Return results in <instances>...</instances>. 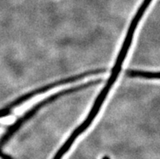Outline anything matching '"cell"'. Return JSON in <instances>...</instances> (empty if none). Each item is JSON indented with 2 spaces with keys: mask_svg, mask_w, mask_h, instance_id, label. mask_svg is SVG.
I'll return each instance as SVG.
<instances>
[{
  "mask_svg": "<svg viewBox=\"0 0 160 159\" xmlns=\"http://www.w3.org/2000/svg\"><path fill=\"white\" fill-rule=\"evenodd\" d=\"M106 72H107V69L106 68H97L93 69V70H89L87 72H84L82 73H80V74L73 75V76L67 77V78H63L61 79V80H58V81H53V82L50 83V84H47V85H43L42 87H39V88L32 89L30 92L24 93V94L21 95L19 97H17L14 101L11 102L10 103H8V105H6L5 107L0 108V118L8 116L16 107H18L20 104L25 102L31 99L32 97H35L37 95L46 93L47 91L51 90L53 88L60 86V85H66V84L76 82V81H80V80L85 78V77H91V76H97L98 74H102V73H105Z\"/></svg>",
  "mask_w": 160,
  "mask_h": 159,
  "instance_id": "obj_2",
  "label": "cell"
},
{
  "mask_svg": "<svg viewBox=\"0 0 160 159\" xmlns=\"http://www.w3.org/2000/svg\"><path fill=\"white\" fill-rule=\"evenodd\" d=\"M102 159H110V158L108 157H103Z\"/></svg>",
  "mask_w": 160,
  "mask_h": 159,
  "instance_id": "obj_4",
  "label": "cell"
},
{
  "mask_svg": "<svg viewBox=\"0 0 160 159\" xmlns=\"http://www.w3.org/2000/svg\"><path fill=\"white\" fill-rule=\"evenodd\" d=\"M102 79H96V80L88 81V82L81 84V85H77V86L72 87V88H69V89L62 90L60 91V92H58V93H55V94L51 95V96L47 97V98L43 99L42 101H41L40 102L36 104V105L32 107V109H30L28 112L25 113L22 117H20V119H17L16 123H13V124L8 129V131L4 133V135L0 138V146H2V145H5V144L13 137V135H14L15 133L18 131L19 129L22 127L23 125L26 123L27 121L29 120L33 115H36L37 113L38 112V111H40L41 109H42L43 107H46V106H48L49 104L54 102L55 101H56L57 99L60 98V97L67 96V95H70L73 93H76V92H79V91L84 90V89H88V88H89V87L91 86L99 85V84L102 83Z\"/></svg>",
  "mask_w": 160,
  "mask_h": 159,
  "instance_id": "obj_1",
  "label": "cell"
},
{
  "mask_svg": "<svg viewBox=\"0 0 160 159\" xmlns=\"http://www.w3.org/2000/svg\"><path fill=\"white\" fill-rule=\"evenodd\" d=\"M127 75L130 77H139L145 79H160V72H146L140 70H129Z\"/></svg>",
  "mask_w": 160,
  "mask_h": 159,
  "instance_id": "obj_3",
  "label": "cell"
}]
</instances>
